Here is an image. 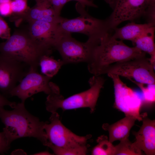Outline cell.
<instances>
[{
	"label": "cell",
	"instance_id": "obj_1",
	"mask_svg": "<svg viewBox=\"0 0 155 155\" xmlns=\"http://www.w3.org/2000/svg\"><path fill=\"white\" fill-rule=\"evenodd\" d=\"M112 33L108 32L100 38L87 62L89 71L94 75H100L111 64L146 56V53L135 47H129L123 40L114 38Z\"/></svg>",
	"mask_w": 155,
	"mask_h": 155
},
{
	"label": "cell",
	"instance_id": "obj_2",
	"mask_svg": "<svg viewBox=\"0 0 155 155\" xmlns=\"http://www.w3.org/2000/svg\"><path fill=\"white\" fill-rule=\"evenodd\" d=\"M24 103H17L11 111L0 108V119L5 126L3 129L7 132L12 142L19 138L33 137L46 146L49 142L44 129L46 122L40 121L29 112Z\"/></svg>",
	"mask_w": 155,
	"mask_h": 155
},
{
	"label": "cell",
	"instance_id": "obj_3",
	"mask_svg": "<svg viewBox=\"0 0 155 155\" xmlns=\"http://www.w3.org/2000/svg\"><path fill=\"white\" fill-rule=\"evenodd\" d=\"M52 52L40 46L30 37L26 29L16 30L6 41L0 43V53L37 70L41 57Z\"/></svg>",
	"mask_w": 155,
	"mask_h": 155
},
{
	"label": "cell",
	"instance_id": "obj_4",
	"mask_svg": "<svg viewBox=\"0 0 155 155\" xmlns=\"http://www.w3.org/2000/svg\"><path fill=\"white\" fill-rule=\"evenodd\" d=\"M105 81L102 75H94L89 81L90 87L87 90L65 99L60 93L49 95L45 103L46 109L52 113L59 108L64 111L88 107L92 113Z\"/></svg>",
	"mask_w": 155,
	"mask_h": 155
},
{
	"label": "cell",
	"instance_id": "obj_5",
	"mask_svg": "<svg viewBox=\"0 0 155 155\" xmlns=\"http://www.w3.org/2000/svg\"><path fill=\"white\" fill-rule=\"evenodd\" d=\"M84 7L77 3L76 8L80 14L79 17L71 19L63 18L58 24L61 31L78 33L87 36L88 38L100 39L106 33L112 32L106 19L101 20L90 15Z\"/></svg>",
	"mask_w": 155,
	"mask_h": 155
},
{
	"label": "cell",
	"instance_id": "obj_6",
	"mask_svg": "<svg viewBox=\"0 0 155 155\" xmlns=\"http://www.w3.org/2000/svg\"><path fill=\"white\" fill-rule=\"evenodd\" d=\"M154 68L146 56L110 65L100 75L113 74L146 84H155Z\"/></svg>",
	"mask_w": 155,
	"mask_h": 155
},
{
	"label": "cell",
	"instance_id": "obj_7",
	"mask_svg": "<svg viewBox=\"0 0 155 155\" xmlns=\"http://www.w3.org/2000/svg\"><path fill=\"white\" fill-rule=\"evenodd\" d=\"M60 32L55 50L60 54L64 64L87 63L100 40L88 38L86 42H81L73 38L71 33Z\"/></svg>",
	"mask_w": 155,
	"mask_h": 155
},
{
	"label": "cell",
	"instance_id": "obj_8",
	"mask_svg": "<svg viewBox=\"0 0 155 155\" xmlns=\"http://www.w3.org/2000/svg\"><path fill=\"white\" fill-rule=\"evenodd\" d=\"M52 78L40 74L37 70L30 71L20 83L11 91L10 96H16L21 102L35 94L43 92L48 95L60 93L59 87L50 81Z\"/></svg>",
	"mask_w": 155,
	"mask_h": 155
},
{
	"label": "cell",
	"instance_id": "obj_9",
	"mask_svg": "<svg viewBox=\"0 0 155 155\" xmlns=\"http://www.w3.org/2000/svg\"><path fill=\"white\" fill-rule=\"evenodd\" d=\"M44 126L48 141L54 145L65 148H74L86 145L91 137L78 135L71 132L62 123L56 112L52 113Z\"/></svg>",
	"mask_w": 155,
	"mask_h": 155
},
{
	"label": "cell",
	"instance_id": "obj_10",
	"mask_svg": "<svg viewBox=\"0 0 155 155\" xmlns=\"http://www.w3.org/2000/svg\"><path fill=\"white\" fill-rule=\"evenodd\" d=\"M107 75L113 83L115 107L124 113L125 116H131L139 121H142L140 114V108L143 103L142 96L128 87L119 76L111 73Z\"/></svg>",
	"mask_w": 155,
	"mask_h": 155
},
{
	"label": "cell",
	"instance_id": "obj_11",
	"mask_svg": "<svg viewBox=\"0 0 155 155\" xmlns=\"http://www.w3.org/2000/svg\"><path fill=\"white\" fill-rule=\"evenodd\" d=\"M153 6L155 0H115L113 11L106 19L113 30L124 22H133L144 16L148 8Z\"/></svg>",
	"mask_w": 155,
	"mask_h": 155
},
{
	"label": "cell",
	"instance_id": "obj_12",
	"mask_svg": "<svg viewBox=\"0 0 155 155\" xmlns=\"http://www.w3.org/2000/svg\"><path fill=\"white\" fill-rule=\"evenodd\" d=\"M25 64L0 53V92L6 97L28 72Z\"/></svg>",
	"mask_w": 155,
	"mask_h": 155
},
{
	"label": "cell",
	"instance_id": "obj_13",
	"mask_svg": "<svg viewBox=\"0 0 155 155\" xmlns=\"http://www.w3.org/2000/svg\"><path fill=\"white\" fill-rule=\"evenodd\" d=\"M28 23L26 30L31 38L38 44L53 52L60 33L58 24L40 21Z\"/></svg>",
	"mask_w": 155,
	"mask_h": 155
},
{
	"label": "cell",
	"instance_id": "obj_14",
	"mask_svg": "<svg viewBox=\"0 0 155 155\" xmlns=\"http://www.w3.org/2000/svg\"><path fill=\"white\" fill-rule=\"evenodd\" d=\"M36 5L29 8L15 22L18 25L23 21L28 22L40 21L58 24L63 19L57 14L53 7L47 0H38Z\"/></svg>",
	"mask_w": 155,
	"mask_h": 155
},
{
	"label": "cell",
	"instance_id": "obj_15",
	"mask_svg": "<svg viewBox=\"0 0 155 155\" xmlns=\"http://www.w3.org/2000/svg\"><path fill=\"white\" fill-rule=\"evenodd\" d=\"M142 124L140 130L133 134L135 140L133 144L147 155L155 154V121L147 117V113L141 114Z\"/></svg>",
	"mask_w": 155,
	"mask_h": 155
},
{
	"label": "cell",
	"instance_id": "obj_16",
	"mask_svg": "<svg viewBox=\"0 0 155 155\" xmlns=\"http://www.w3.org/2000/svg\"><path fill=\"white\" fill-rule=\"evenodd\" d=\"M136 119L129 116H125L122 119L111 125L104 124L103 129L109 133V140L112 143L128 138L130 131Z\"/></svg>",
	"mask_w": 155,
	"mask_h": 155
},
{
	"label": "cell",
	"instance_id": "obj_17",
	"mask_svg": "<svg viewBox=\"0 0 155 155\" xmlns=\"http://www.w3.org/2000/svg\"><path fill=\"white\" fill-rule=\"evenodd\" d=\"M154 26L155 25L150 24H138L131 22L122 27L113 29L112 35L116 39L129 40L132 42L148 28Z\"/></svg>",
	"mask_w": 155,
	"mask_h": 155
},
{
	"label": "cell",
	"instance_id": "obj_18",
	"mask_svg": "<svg viewBox=\"0 0 155 155\" xmlns=\"http://www.w3.org/2000/svg\"><path fill=\"white\" fill-rule=\"evenodd\" d=\"M155 26L148 28L132 42L134 46L150 57L155 56Z\"/></svg>",
	"mask_w": 155,
	"mask_h": 155
},
{
	"label": "cell",
	"instance_id": "obj_19",
	"mask_svg": "<svg viewBox=\"0 0 155 155\" xmlns=\"http://www.w3.org/2000/svg\"><path fill=\"white\" fill-rule=\"evenodd\" d=\"M64 65L62 59L57 60L53 57L47 55L43 56L39 63L42 73L52 78L57 73Z\"/></svg>",
	"mask_w": 155,
	"mask_h": 155
},
{
	"label": "cell",
	"instance_id": "obj_20",
	"mask_svg": "<svg viewBox=\"0 0 155 155\" xmlns=\"http://www.w3.org/2000/svg\"><path fill=\"white\" fill-rule=\"evenodd\" d=\"M97 141L98 143L92 152L93 155H115V147L110 142L106 136L99 137Z\"/></svg>",
	"mask_w": 155,
	"mask_h": 155
},
{
	"label": "cell",
	"instance_id": "obj_21",
	"mask_svg": "<svg viewBox=\"0 0 155 155\" xmlns=\"http://www.w3.org/2000/svg\"><path fill=\"white\" fill-rule=\"evenodd\" d=\"M115 155H141L142 151L136 147L128 138L120 141V143L115 146Z\"/></svg>",
	"mask_w": 155,
	"mask_h": 155
},
{
	"label": "cell",
	"instance_id": "obj_22",
	"mask_svg": "<svg viewBox=\"0 0 155 155\" xmlns=\"http://www.w3.org/2000/svg\"><path fill=\"white\" fill-rule=\"evenodd\" d=\"M46 146L50 148L54 154L58 155H84L87 152L86 145L76 148H65L55 146L49 141Z\"/></svg>",
	"mask_w": 155,
	"mask_h": 155
},
{
	"label": "cell",
	"instance_id": "obj_23",
	"mask_svg": "<svg viewBox=\"0 0 155 155\" xmlns=\"http://www.w3.org/2000/svg\"><path fill=\"white\" fill-rule=\"evenodd\" d=\"M141 90L143 103L151 104L155 101V84H146L130 80Z\"/></svg>",
	"mask_w": 155,
	"mask_h": 155
},
{
	"label": "cell",
	"instance_id": "obj_24",
	"mask_svg": "<svg viewBox=\"0 0 155 155\" xmlns=\"http://www.w3.org/2000/svg\"><path fill=\"white\" fill-rule=\"evenodd\" d=\"M28 0H12L11 1L12 13L10 17L11 21L15 22L24 14L29 7L28 6Z\"/></svg>",
	"mask_w": 155,
	"mask_h": 155
},
{
	"label": "cell",
	"instance_id": "obj_25",
	"mask_svg": "<svg viewBox=\"0 0 155 155\" xmlns=\"http://www.w3.org/2000/svg\"><path fill=\"white\" fill-rule=\"evenodd\" d=\"M12 142L5 130L3 129L0 132V154H4L9 150Z\"/></svg>",
	"mask_w": 155,
	"mask_h": 155
},
{
	"label": "cell",
	"instance_id": "obj_26",
	"mask_svg": "<svg viewBox=\"0 0 155 155\" xmlns=\"http://www.w3.org/2000/svg\"><path fill=\"white\" fill-rule=\"evenodd\" d=\"M11 35L10 28L0 15V38L7 40Z\"/></svg>",
	"mask_w": 155,
	"mask_h": 155
},
{
	"label": "cell",
	"instance_id": "obj_27",
	"mask_svg": "<svg viewBox=\"0 0 155 155\" xmlns=\"http://www.w3.org/2000/svg\"><path fill=\"white\" fill-rule=\"evenodd\" d=\"M51 4L57 14L60 15L64 5L68 2L67 0H47Z\"/></svg>",
	"mask_w": 155,
	"mask_h": 155
},
{
	"label": "cell",
	"instance_id": "obj_28",
	"mask_svg": "<svg viewBox=\"0 0 155 155\" xmlns=\"http://www.w3.org/2000/svg\"><path fill=\"white\" fill-rule=\"evenodd\" d=\"M11 1L0 3V15L1 16L9 17L11 16L12 13Z\"/></svg>",
	"mask_w": 155,
	"mask_h": 155
},
{
	"label": "cell",
	"instance_id": "obj_29",
	"mask_svg": "<svg viewBox=\"0 0 155 155\" xmlns=\"http://www.w3.org/2000/svg\"><path fill=\"white\" fill-rule=\"evenodd\" d=\"M17 103L9 100L4 95L0 93V108H3L5 106H9L12 108H14Z\"/></svg>",
	"mask_w": 155,
	"mask_h": 155
},
{
	"label": "cell",
	"instance_id": "obj_30",
	"mask_svg": "<svg viewBox=\"0 0 155 155\" xmlns=\"http://www.w3.org/2000/svg\"><path fill=\"white\" fill-rule=\"evenodd\" d=\"M69 2L71 1H75L78 2L84 7L86 6L92 7L95 8L98 7L91 0H67Z\"/></svg>",
	"mask_w": 155,
	"mask_h": 155
},
{
	"label": "cell",
	"instance_id": "obj_31",
	"mask_svg": "<svg viewBox=\"0 0 155 155\" xmlns=\"http://www.w3.org/2000/svg\"><path fill=\"white\" fill-rule=\"evenodd\" d=\"M93 1V0H91ZM112 8L113 6L115 0H104Z\"/></svg>",
	"mask_w": 155,
	"mask_h": 155
},
{
	"label": "cell",
	"instance_id": "obj_32",
	"mask_svg": "<svg viewBox=\"0 0 155 155\" xmlns=\"http://www.w3.org/2000/svg\"><path fill=\"white\" fill-rule=\"evenodd\" d=\"M52 154L49 153L48 152L45 151L39 152L35 153L33 155H53Z\"/></svg>",
	"mask_w": 155,
	"mask_h": 155
},
{
	"label": "cell",
	"instance_id": "obj_33",
	"mask_svg": "<svg viewBox=\"0 0 155 155\" xmlns=\"http://www.w3.org/2000/svg\"><path fill=\"white\" fill-rule=\"evenodd\" d=\"M12 0H0V3L11 1Z\"/></svg>",
	"mask_w": 155,
	"mask_h": 155
},
{
	"label": "cell",
	"instance_id": "obj_34",
	"mask_svg": "<svg viewBox=\"0 0 155 155\" xmlns=\"http://www.w3.org/2000/svg\"><path fill=\"white\" fill-rule=\"evenodd\" d=\"M34 0L35 1H37L38 0Z\"/></svg>",
	"mask_w": 155,
	"mask_h": 155
}]
</instances>
